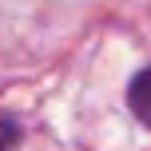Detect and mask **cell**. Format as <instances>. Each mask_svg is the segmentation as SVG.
Wrapping results in <instances>:
<instances>
[{"label":"cell","mask_w":151,"mask_h":151,"mask_svg":"<svg viewBox=\"0 0 151 151\" xmlns=\"http://www.w3.org/2000/svg\"><path fill=\"white\" fill-rule=\"evenodd\" d=\"M127 104H131V111H135V119L143 123V127H151V68L139 72L135 80H131V88H127Z\"/></svg>","instance_id":"1"}]
</instances>
